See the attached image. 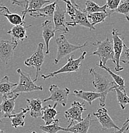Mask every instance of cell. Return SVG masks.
I'll return each instance as SVG.
<instances>
[{"label": "cell", "instance_id": "obj_2", "mask_svg": "<svg viewBox=\"0 0 129 133\" xmlns=\"http://www.w3.org/2000/svg\"><path fill=\"white\" fill-rule=\"evenodd\" d=\"M96 42L93 43V45L96 47V50L94 51L91 55H96L100 58V61L102 62L104 65H107V62L110 59L114 63V52L113 42L109 40V37L103 41L96 40Z\"/></svg>", "mask_w": 129, "mask_h": 133}, {"label": "cell", "instance_id": "obj_1", "mask_svg": "<svg viewBox=\"0 0 129 133\" xmlns=\"http://www.w3.org/2000/svg\"><path fill=\"white\" fill-rule=\"evenodd\" d=\"M89 74L94 77L92 83L95 91L102 94L100 99H99L100 106L101 108L105 107V101L108 94L110 91H114L117 84L114 81H110L107 76L96 71L95 69H90Z\"/></svg>", "mask_w": 129, "mask_h": 133}, {"label": "cell", "instance_id": "obj_30", "mask_svg": "<svg viewBox=\"0 0 129 133\" xmlns=\"http://www.w3.org/2000/svg\"><path fill=\"white\" fill-rule=\"evenodd\" d=\"M1 14L5 17L9 21V23L14 26H18V25L25 24V22H24V20H23V17H21L17 14L1 13Z\"/></svg>", "mask_w": 129, "mask_h": 133}, {"label": "cell", "instance_id": "obj_40", "mask_svg": "<svg viewBox=\"0 0 129 133\" xmlns=\"http://www.w3.org/2000/svg\"><path fill=\"white\" fill-rule=\"evenodd\" d=\"M0 133H6V132H5L4 131H3V130L0 129Z\"/></svg>", "mask_w": 129, "mask_h": 133}, {"label": "cell", "instance_id": "obj_34", "mask_svg": "<svg viewBox=\"0 0 129 133\" xmlns=\"http://www.w3.org/2000/svg\"><path fill=\"white\" fill-rule=\"evenodd\" d=\"M120 62L125 64H129V48H127L125 44L123 45V49L121 55Z\"/></svg>", "mask_w": 129, "mask_h": 133}, {"label": "cell", "instance_id": "obj_23", "mask_svg": "<svg viewBox=\"0 0 129 133\" xmlns=\"http://www.w3.org/2000/svg\"><path fill=\"white\" fill-rule=\"evenodd\" d=\"M21 111L19 113H15L12 115L9 116L12 123V126L16 129L18 127H23L24 125V119L26 113L28 111V108H21Z\"/></svg>", "mask_w": 129, "mask_h": 133}, {"label": "cell", "instance_id": "obj_28", "mask_svg": "<svg viewBox=\"0 0 129 133\" xmlns=\"http://www.w3.org/2000/svg\"><path fill=\"white\" fill-rule=\"evenodd\" d=\"M114 91H116L117 101L119 105L120 106L122 110H124L127 105L129 104V97L127 95L126 90H121L117 85L115 87Z\"/></svg>", "mask_w": 129, "mask_h": 133}, {"label": "cell", "instance_id": "obj_20", "mask_svg": "<svg viewBox=\"0 0 129 133\" xmlns=\"http://www.w3.org/2000/svg\"><path fill=\"white\" fill-rule=\"evenodd\" d=\"M57 103H55L53 106L46 105L43 106L42 120L44 122L46 125L51 124L55 120V116L59 114V112L56 110Z\"/></svg>", "mask_w": 129, "mask_h": 133}, {"label": "cell", "instance_id": "obj_27", "mask_svg": "<svg viewBox=\"0 0 129 133\" xmlns=\"http://www.w3.org/2000/svg\"><path fill=\"white\" fill-rule=\"evenodd\" d=\"M85 8L84 12L87 14L96 13V12H107V6L106 4L103 6H100L91 0H87L85 3Z\"/></svg>", "mask_w": 129, "mask_h": 133}, {"label": "cell", "instance_id": "obj_18", "mask_svg": "<svg viewBox=\"0 0 129 133\" xmlns=\"http://www.w3.org/2000/svg\"><path fill=\"white\" fill-rule=\"evenodd\" d=\"M26 101L30 115L34 118L42 117V101L40 99H26Z\"/></svg>", "mask_w": 129, "mask_h": 133}, {"label": "cell", "instance_id": "obj_15", "mask_svg": "<svg viewBox=\"0 0 129 133\" xmlns=\"http://www.w3.org/2000/svg\"><path fill=\"white\" fill-rule=\"evenodd\" d=\"M42 36L46 46V54H50V42L55 37V30L53 23L50 20H46L42 24Z\"/></svg>", "mask_w": 129, "mask_h": 133}, {"label": "cell", "instance_id": "obj_29", "mask_svg": "<svg viewBox=\"0 0 129 133\" xmlns=\"http://www.w3.org/2000/svg\"><path fill=\"white\" fill-rule=\"evenodd\" d=\"M59 122H60V120L56 118L51 124L48 125H41L40 129L41 131L45 133H57L61 131H66V128L60 127Z\"/></svg>", "mask_w": 129, "mask_h": 133}, {"label": "cell", "instance_id": "obj_11", "mask_svg": "<svg viewBox=\"0 0 129 133\" xmlns=\"http://www.w3.org/2000/svg\"><path fill=\"white\" fill-rule=\"evenodd\" d=\"M93 115L102 125L103 131L110 129H115L116 130L120 129L112 120L111 117L109 115L107 109L105 107L98 108L96 111L93 113Z\"/></svg>", "mask_w": 129, "mask_h": 133}, {"label": "cell", "instance_id": "obj_22", "mask_svg": "<svg viewBox=\"0 0 129 133\" xmlns=\"http://www.w3.org/2000/svg\"><path fill=\"white\" fill-rule=\"evenodd\" d=\"M73 95L84 100L89 105L92 104V102L97 99H100L102 94L96 91H86L84 90H74Z\"/></svg>", "mask_w": 129, "mask_h": 133}, {"label": "cell", "instance_id": "obj_31", "mask_svg": "<svg viewBox=\"0 0 129 133\" xmlns=\"http://www.w3.org/2000/svg\"><path fill=\"white\" fill-rule=\"evenodd\" d=\"M114 12L123 15L129 21V0H123Z\"/></svg>", "mask_w": 129, "mask_h": 133}, {"label": "cell", "instance_id": "obj_37", "mask_svg": "<svg viewBox=\"0 0 129 133\" xmlns=\"http://www.w3.org/2000/svg\"><path fill=\"white\" fill-rule=\"evenodd\" d=\"M0 12L1 13H10L9 8L6 7L5 6H3V5H1L0 4Z\"/></svg>", "mask_w": 129, "mask_h": 133}, {"label": "cell", "instance_id": "obj_36", "mask_svg": "<svg viewBox=\"0 0 129 133\" xmlns=\"http://www.w3.org/2000/svg\"><path fill=\"white\" fill-rule=\"evenodd\" d=\"M12 5H16L21 8H25L27 0H10Z\"/></svg>", "mask_w": 129, "mask_h": 133}, {"label": "cell", "instance_id": "obj_33", "mask_svg": "<svg viewBox=\"0 0 129 133\" xmlns=\"http://www.w3.org/2000/svg\"><path fill=\"white\" fill-rule=\"evenodd\" d=\"M62 1H64L66 5V14L69 15L70 18L73 17L75 16V14L76 7L69 0H62Z\"/></svg>", "mask_w": 129, "mask_h": 133}, {"label": "cell", "instance_id": "obj_41", "mask_svg": "<svg viewBox=\"0 0 129 133\" xmlns=\"http://www.w3.org/2000/svg\"><path fill=\"white\" fill-rule=\"evenodd\" d=\"M31 133H37V132H36L35 131H32V132Z\"/></svg>", "mask_w": 129, "mask_h": 133}, {"label": "cell", "instance_id": "obj_10", "mask_svg": "<svg viewBox=\"0 0 129 133\" xmlns=\"http://www.w3.org/2000/svg\"><path fill=\"white\" fill-rule=\"evenodd\" d=\"M18 42L10 41L0 38V59L5 64L14 57V50L17 48Z\"/></svg>", "mask_w": 129, "mask_h": 133}, {"label": "cell", "instance_id": "obj_9", "mask_svg": "<svg viewBox=\"0 0 129 133\" xmlns=\"http://www.w3.org/2000/svg\"><path fill=\"white\" fill-rule=\"evenodd\" d=\"M87 110L84 108V103H80L77 101L72 102L71 107L64 112V116L69 124L67 127H70L75 124V122H78L82 121L83 112Z\"/></svg>", "mask_w": 129, "mask_h": 133}, {"label": "cell", "instance_id": "obj_26", "mask_svg": "<svg viewBox=\"0 0 129 133\" xmlns=\"http://www.w3.org/2000/svg\"><path fill=\"white\" fill-rule=\"evenodd\" d=\"M112 13L113 12L110 11L107 12H96V13L89 14H87V18L91 24L95 27L96 24L105 21L106 18L110 16Z\"/></svg>", "mask_w": 129, "mask_h": 133}, {"label": "cell", "instance_id": "obj_19", "mask_svg": "<svg viewBox=\"0 0 129 133\" xmlns=\"http://www.w3.org/2000/svg\"><path fill=\"white\" fill-rule=\"evenodd\" d=\"M50 2V0H27L26 7L22 12L23 20H24L28 13L30 14L37 12L38 10L44 7L45 4L49 3Z\"/></svg>", "mask_w": 129, "mask_h": 133}, {"label": "cell", "instance_id": "obj_32", "mask_svg": "<svg viewBox=\"0 0 129 133\" xmlns=\"http://www.w3.org/2000/svg\"><path fill=\"white\" fill-rule=\"evenodd\" d=\"M123 1V0H107L106 5L107 9L110 10V11L114 13Z\"/></svg>", "mask_w": 129, "mask_h": 133}, {"label": "cell", "instance_id": "obj_21", "mask_svg": "<svg viewBox=\"0 0 129 133\" xmlns=\"http://www.w3.org/2000/svg\"><path fill=\"white\" fill-rule=\"evenodd\" d=\"M57 2L58 0H56L55 2L48 4L46 6L38 10L37 12L30 13V16L35 18L41 17H53V14L55 13V9H56V6L57 5Z\"/></svg>", "mask_w": 129, "mask_h": 133}, {"label": "cell", "instance_id": "obj_16", "mask_svg": "<svg viewBox=\"0 0 129 133\" xmlns=\"http://www.w3.org/2000/svg\"><path fill=\"white\" fill-rule=\"evenodd\" d=\"M32 26V24L26 26L24 24L14 26L10 30L7 31V34L10 35L11 39L13 42H23L28 38L27 29Z\"/></svg>", "mask_w": 129, "mask_h": 133}, {"label": "cell", "instance_id": "obj_39", "mask_svg": "<svg viewBox=\"0 0 129 133\" xmlns=\"http://www.w3.org/2000/svg\"><path fill=\"white\" fill-rule=\"evenodd\" d=\"M7 118L6 115L4 114V113H3V112L0 110V122H1V120H2L3 118Z\"/></svg>", "mask_w": 129, "mask_h": 133}, {"label": "cell", "instance_id": "obj_4", "mask_svg": "<svg viewBox=\"0 0 129 133\" xmlns=\"http://www.w3.org/2000/svg\"><path fill=\"white\" fill-rule=\"evenodd\" d=\"M56 44L57 46V52L56 57L54 60V63L55 65L57 64L61 59L67 56L71 52L84 48L87 45V42H86L82 45H74V44H71L67 41L64 35L62 34L57 38Z\"/></svg>", "mask_w": 129, "mask_h": 133}, {"label": "cell", "instance_id": "obj_6", "mask_svg": "<svg viewBox=\"0 0 129 133\" xmlns=\"http://www.w3.org/2000/svg\"><path fill=\"white\" fill-rule=\"evenodd\" d=\"M44 45L42 43H39L37 45L35 52L24 61V65L30 67H35L36 69V74L34 81L35 83L38 80L40 72L41 71L42 65L44 62Z\"/></svg>", "mask_w": 129, "mask_h": 133}, {"label": "cell", "instance_id": "obj_24", "mask_svg": "<svg viewBox=\"0 0 129 133\" xmlns=\"http://www.w3.org/2000/svg\"><path fill=\"white\" fill-rule=\"evenodd\" d=\"M17 83L10 81L9 77L5 76L0 80V95L3 97L9 95L12 91L17 87Z\"/></svg>", "mask_w": 129, "mask_h": 133}, {"label": "cell", "instance_id": "obj_25", "mask_svg": "<svg viewBox=\"0 0 129 133\" xmlns=\"http://www.w3.org/2000/svg\"><path fill=\"white\" fill-rule=\"evenodd\" d=\"M96 65L99 66V67L101 68V69L106 70V71L109 73V74L110 75V76L112 77V78L113 79L114 82L118 86L120 90H126L125 81V79L123 78V77H121L120 76H119V75L115 74L114 72H112L107 66L103 65V63H102V62H100V61L99 63H98Z\"/></svg>", "mask_w": 129, "mask_h": 133}, {"label": "cell", "instance_id": "obj_14", "mask_svg": "<svg viewBox=\"0 0 129 133\" xmlns=\"http://www.w3.org/2000/svg\"><path fill=\"white\" fill-rule=\"evenodd\" d=\"M19 96V94H9L7 96L3 97L2 102L0 104V110L4 113L7 116H9L15 114V104H16V100Z\"/></svg>", "mask_w": 129, "mask_h": 133}, {"label": "cell", "instance_id": "obj_17", "mask_svg": "<svg viewBox=\"0 0 129 133\" xmlns=\"http://www.w3.org/2000/svg\"><path fill=\"white\" fill-rule=\"evenodd\" d=\"M92 122L91 115L89 113L82 121L74 124L70 127H67L65 131L72 133H87Z\"/></svg>", "mask_w": 129, "mask_h": 133}, {"label": "cell", "instance_id": "obj_8", "mask_svg": "<svg viewBox=\"0 0 129 133\" xmlns=\"http://www.w3.org/2000/svg\"><path fill=\"white\" fill-rule=\"evenodd\" d=\"M121 34L117 29L113 28L112 31V38L113 42L114 52V70L116 72H120L124 68L120 65V57L123 49V39L121 38Z\"/></svg>", "mask_w": 129, "mask_h": 133}, {"label": "cell", "instance_id": "obj_5", "mask_svg": "<svg viewBox=\"0 0 129 133\" xmlns=\"http://www.w3.org/2000/svg\"><path fill=\"white\" fill-rule=\"evenodd\" d=\"M87 55L86 51H83L82 55L77 59H74L73 55H71L70 57L67 58V62L63 66L60 68L59 70L55 72L50 73L48 75L41 74V77L43 79H48L52 78L55 77L57 75L60 74H64V73H71L73 72H78L80 70V66L82 65V62L85 59V55Z\"/></svg>", "mask_w": 129, "mask_h": 133}, {"label": "cell", "instance_id": "obj_12", "mask_svg": "<svg viewBox=\"0 0 129 133\" xmlns=\"http://www.w3.org/2000/svg\"><path fill=\"white\" fill-rule=\"evenodd\" d=\"M66 11L61 8L59 5H57L56 9L53 17L55 30L56 32L60 31L63 33H67L69 31L66 21Z\"/></svg>", "mask_w": 129, "mask_h": 133}, {"label": "cell", "instance_id": "obj_7", "mask_svg": "<svg viewBox=\"0 0 129 133\" xmlns=\"http://www.w3.org/2000/svg\"><path fill=\"white\" fill-rule=\"evenodd\" d=\"M49 90L51 94L50 96L43 100L42 102L53 101L57 104H60L64 107L66 106L67 102V97L70 93V90L69 88H61L56 84H52L50 87Z\"/></svg>", "mask_w": 129, "mask_h": 133}, {"label": "cell", "instance_id": "obj_35", "mask_svg": "<svg viewBox=\"0 0 129 133\" xmlns=\"http://www.w3.org/2000/svg\"><path fill=\"white\" fill-rule=\"evenodd\" d=\"M129 129V118L126 120V121L125 122L124 124H123L122 127H121L120 129L116 130V131H114V132L112 133H126L127 131Z\"/></svg>", "mask_w": 129, "mask_h": 133}, {"label": "cell", "instance_id": "obj_38", "mask_svg": "<svg viewBox=\"0 0 129 133\" xmlns=\"http://www.w3.org/2000/svg\"><path fill=\"white\" fill-rule=\"evenodd\" d=\"M59 1V0H58ZM69 1H71V3L72 4H73V5H74L75 6L76 8H80V6H79V5H78V4L76 3L75 0H69Z\"/></svg>", "mask_w": 129, "mask_h": 133}, {"label": "cell", "instance_id": "obj_3", "mask_svg": "<svg viewBox=\"0 0 129 133\" xmlns=\"http://www.w3.org/2000/svg\"><path fill=\"white\" fill-rule=\"evenodd\" d=\"M17 72L19 74V80L17 85L10 94H19V93H30L35 91H42V86H38L35 84L34 80L32 79L30 74L24 72L21 69H17Z\"/></svg>", "mask_w": 129, "mask_h": 133}, {"label": "cell", "instance_id": "obj_13", "mask_svg": "<svg viewBox=\"0 0 129 133\" xmlns=\"http://www.w3.org/2000/svg\"><path fill=\"white\" fill-rule=\"evenodd\" d=\"M71 21L67 22V25L69 26H81L89 28L91 30H95V27H93L89 23L87 18V14L84 11L81 10L80 8H76L75 14L73 17L70 18Z\"/></svg>", "mask_w": 129, "mask_h": 133}]
</instances>
